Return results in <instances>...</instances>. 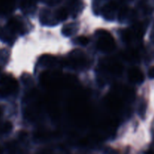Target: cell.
Wrapping results in <instances>:
<instances>
[{
	"mask_svg": "<svg viewBox=\"0 0 154 154\" xmlns=\"http://www.w3.org/2000/svg\"><path fill=\"white\" fill-rule=\"evenodd\" d=\"M80 42H81L82 45H86V44L88 42V40H87L86 38H81L80 39Z\"/></svg>",
	"mask_w": 154,
	"mask_h": 154,
	"instance_id": "6",
	"label": "cell"
},
{
	"mask_svg": "<svg viewBox=\"0 0 154 154\" xmlns=\"http://www.w3.org/2000/svg\"><path fill=\"white\" fill-rule=\"evenodd\" d=\"M1 115H2V109L0 108V117H1Z\"/></svg>",
	"mask_w": 154,
	"mask_h": 154,
	"instance_id": "8",
	"label": "cell"
},
{
	"mask_svg": "<svg viewBox=\"0 0 154 154\" xmlns=\"http://www.w3.org/2000/svg\"><path fill=\"white\" fill-rule=\"evenodd\" d=\"M17 89V84L14 78L5 75L0 79V95L6 96L14 93Z\"/></svg>",
	"mask_w": 154,
	"mask_h": 154,
	"instance_id": "1",
	"label": "cell"
},
{
	"mask_svg": "<svg viewBox=\"0 0 154 154\" xmlns=\"http://www.w3.org/2000/svg\"><path fill=\"white\" fill-rule=\"evenodd\" d=\"M129 78L132 82H141L144 80V76L141 71L136 68L130 69L129 72Z\"/></svg>",
	"mask_w": 154,
	"mask_h": 154,
	"instance_id": "2",
	"label": "cell"
},
{
	"mask_svg": "<svg viewBox=\"0 0 154 154\" xmlns=\"http://www.w3.org/2000/svg\"><path fill=\"white\" fill-rule=\"evenodd\" d=\"M147 154H154V153H153V152H152V151H150Z\"/></svg>",
	"mask_w": 154,
	"mask_h": 154,
	"instance_id": "7",
	"label": "cell"
},
{
	"mask_svg": "<svg viewBox=\"0 0 154 154\" xmlns=\"http://www.w3.org/2000/svg\"><path fill=\"white\" fill-rule=\"evenodd\" d=\"M0 154H2V150H1V149H0Z\"/></svg>",
	"mask_w": 154,
	"mask_h": 154,
	"instance_id": "9",
	"label": "cell"
},
{
	"mask_svg": "<svg viewBox=\"0 0 154 154\" xmlns=\"http://www.w3.org/2000/svg\"><path fill=\"white\" fill-rule=\"evenodd\" d=\"M99 47L103 51H110L114 47L112 39L108 38L107 37H103L99 40Z\"/></svg>",
	"mask_w": 154,
	"mask_h": 154,
	"instance_id": "3",
	"label": "cell"
},
{
	"mask_svg": "<svg viewBox=\"0 0 154 154\" xmlns=\"http://www.w3.org/2000/svg\"><path fill=\"white\" fill-rule=\"evenodd\" d=\"M148 75L150 78L154 79V66H153V67H151L150 69H149Z\"/></svg>",
	"mask_w": 154,
	"mask_h": 154,
	"instance_id": "5",
	"label": "cell"
},
{
	"mask_svg": "<svg viewBox=\"0 0 154 154\" xmlns=\"http://www.w3.org/2000/svg\"><path fill=\"white\" fill-rule=\"evenodd\" d=\"M12 129V124L10 123V122H6L3 124V126H2V132H4V133H6V132H10L11 129Z\"/></svg>",
	"mask_w": 154,
	"mask_h": 154,
	"instance_id": "4",
	"label": "cell"
}]
</instances>
